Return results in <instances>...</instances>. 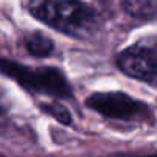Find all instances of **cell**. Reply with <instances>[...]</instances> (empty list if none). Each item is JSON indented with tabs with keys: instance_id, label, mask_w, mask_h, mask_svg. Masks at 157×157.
<instances>
[{
	"instance_id": "cell-6",
	"label": "cell",
	"mask_w": 157,
	"mask_h": 157,
	"mask_svg": "<svg viewBox=\"0 0 157 157\" xmlns=\"http://www.w3.org/2000/svg\"><path fill=\"white\" fill-rule=\"evenodd\" d=\"M123 11L137 20H152L157 13V0H122Z\"/></svg>"
},
{
	"instance_id": "cell-3",
	"label": "cell",
	"mask_w": 157,
	"mask_h": 157,
	"mask_svg": "<svg viewBox=\"0 0 157 157\" xmlns=\"http://www.w3.org/2000/svg\"><path fill=\"white\" fill-rule=\"evenodd\" d=\"M85 105L99 113L100 116L119 120V122H128V123H152V113L151 108L142 102L137 100L125 93L120 91H109V93H93Z\"/></svg>"
},
{
	"instance_id": "cell-8",
	"label": "cell",
	"mask_w": 157,
	"mask_h": 157,
	"mask_svg": "<svg viewBox=\"0 0 157 157\" xmlns=\"http://www.w3.org/2000/svg\"><path fill=\"white\" fill-rule=\"evenodd\" d=\"M11 108V103H10V99L6 96V93L0 88V116H5Z\"/></svg>"
},
{
	"instance_id": "cell-5",
	"label": "cell",
	"mask_w": 157,
	"mask_h": 157,
	"mask_svg": "<svg viewBox=\"0 0 157 157\" xmlns=\"http://www.w3.org/2000/svg\"><path fill=\"white\" fill-rule=\"evenodd\" d=\"M23 46L26 48V51L37 57V59H45L49 57L54 51V42L51 37H48L45 33L42 31H33L28 33L23 37Z\"/></svg>"
},
{
	"instance_id": "cell-2",
	"label": "cell",
	"mask_w": 157,
	"mask_h": 157,
	"mask_svg": "<svg viewBox=\"0 0 157 157\" xmlns=\"http://www.w3.org/2000/svg\"><path fill=\"white\" fill-rule=\"evenodd\" d=\"M0 74L34 94H43L54 99H72L74 96L71 83L63 71L54 66L33 68L0 57Z\"/></svg>"
},
{
	"instance_id": "cell-9",
	"label": "cell",
	"mask_w": 157,
	"mask_h": 157,
	"mask_svg": "<svg viewBox=\"0 0 157 157\" xmlns=\"http://www.w3.org/2000/svg\"><path fill=\"white\" fill-rule=\"evenodd\" d=\"M105 157H157L154 152L152 154H145V155H140V154H132V152H114V154H109V155H105Z\"/></svg>"
},
{
	"instance_id": "cell-7",
	"label": "cell",
	"mask_w": 157,
	"mask_h": 157,
	"mask_svg": "<svg viewBox=\"0 0 157 157\" xmlns=\"http://www.w3.org/2000/svg\"><path fill=\"white\" fill-rule=\"evenodd\" d=\"M39 106H40V109H42L45 114L51 116V117L56 119L59 123L66 125V126H69V125L72 123L71 113H69V111L66 109V106H63L62 103H59V102H46V103H40Z\"/></svg>"
},
{
	"instance_id": "cell-1",
	"label": "cell",
	"mask_w": 157,
	"mask_h": 157,
	"mask_svg": "<svg viewBox=\"0 0 157 157\" xmlns=\"http://www.w3.org/2000/svg\"><path fill=\"white\" fill-rule=\"evenodd\" d=\"M26 8L34 19L74 39L91 37L100 26L94 10L80 0H28Z\"/></svg>"
},
{
	"instance_id": "cell-4",
	"label": "cell",
	"mask_w": 157,
	"mask_h": 157,
	"mask_svg": "<svg viewBox=\"0 0 157 157\" xmlns=\"http://www.w3.org/2000/svg\"><path fill=\"white\" fill-rule=\"evenodd\" d=\"M117 68L128 77L145 82L149 86L157 83V43L155 37L139 40L125 48L116 57Z\"/></svg>"
}]
</instances>
